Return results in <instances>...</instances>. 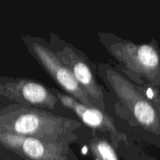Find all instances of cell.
Returning a JSON list of instances; mask_svg holds the SVG:
<instances>
[{
    "label": "cell",
    "mask_w": 160,
    "mask_h": 160,
    "mask_svg": "<svg viewBox=\"0 0 160 160\" xmlns=\"http://www.w3.org/2000/svg\"><path fill=\"white\" fill-rule=\"evenodd\" d=\"M94 64L96 74L116 94L138 124L153 134L160 135V113L150 98L142 95L138 88L119 73L115 67L109 64Z\"/></svg>",
    "instance_id": "3"
},
{
    "label": "cell",
    "mask_w": 160,
    "mask_h": 160,
    "mask_svg": "<svg viewBox=\"0 0 160 160\" xmlns=\"http://www.w3.org/2000/svg\"><path fill=\"white\" fill-rule=\"evenodd\" d=\"M95 148L102 160H117L115 152L107 142L98 141L95 144Z\"/></svg>",
    "instance_id": "8"
},
{
    "label": "cell",
    "mask_w": 160,
    "mask_h": 160,
    "mask_svg": "<svg viewBox=\"0 0 160 160\" xmlns=\"http://www.w3.org/2000/svg\"><path fill=\"white\" fill-rule=\"evenodd\" d=\"M50 48L57 57L71 71L83 90L88 95L95 107L106 112L104 93L96 79L94 62L82 51L65 41L54 33L49 34Z\"/></svg>",
    "instance_id": "5"
},
{
    "label": "cell",
    "mask_w": 160,
    "mask_h": 160,
    "mask_svg": "<svg viewBox=\"0 0 160 160\" xmlns=\"http://www.w3.org/2000/svg\"><path fill=\"white\" fill-rule=\"evenodd\" d=\"M154 95L150 98V100L160 113V86L158 88H154Z\"/></svg>",
    "instance_id": "9"
},
{
    "label": "cell",
    "mask_w": 160,
    "mask_h": 160,
    "mask_svg": "<svg viewBox=\"0 0 160 160\" xmlns=\"http://www.w3.org/2000/svg\"><path fill=\"white\" fill-rule=\"evenodd\" d=\"M98 36L103 46L131 79L153 88L159 87L160 50L156 41L136 44L112 33L101 32Z\"/></svg>",
    "instance_id": "1"
},
{
    "label": "cell",
    "mask_w": 160,
    "mask_h": 160,
    "mask_svg": "<svg viewBox=\"0 0 160 160\" xmlns=\"http://www.w3.org/2000/svg\"><path fill=\"white\" fill-rule=\"evenodd\" d=\"M0 95L14 103L36 108L54 109L59 100L50 88L26 78L0 77Z\"/></svg>",
    "instance_id": "6"
},
{
    "label": "cell",
    "mask_w": 160,
    "mask_h": 160,
    "mask_svg": "<svg viewBox=\"0 0 160 160\" xmlns=\"http://www.w3.org/2000/svg\"><path fill=\"white\" fill-rule=\"evenodd\" d=\"M52 92L57 96L59 102L67 109L73 111L78 118L87 126L102 131H109L112 136L121 138L124 136L117 131L115 124L109 114L96 107H90L70 95L62 93L60 91L50 87Z\"/></svg>",
    "instance_id": "7"
},
{
    "label": "cell",
    "mask_w": 160,
    "mask_h": 160,
    "mask_svg": "<svg viewBox=\"0 0 160 160\" xmlns=\"http://www.w3.org/2000/svg\"><path fill=\"white\" fill-rule=\"evenodd\" d=\"M80 122L52 114L45 109L13 103L0 111V132H9L45 141L70 136Z\"/></svg>",
    "instance_id": "2"
},
{
    "label": "cell",
    "mask_w": 160,
    "mask_h": 160,
    "mask_svg": "<svg viewBox=\"0 0 160 160\" xmlns=\"http://www.w3.org/2000/svg\"><path fill=\"white\" fill-rule=\"evenodd\" d=\"M21 40L27 51L58 86L80 102L95 107L71 71L52 50L48 42L42 38L28 34L22 35Z\"/></svg>",
    "instance_id": "4"
}]
</instances>
